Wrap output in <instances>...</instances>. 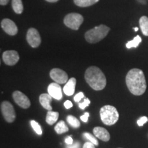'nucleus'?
<instances>
[{
  "instance_id": "obj_8",
  "label": "nucleus",
  "mask_w": 148,
  "mask_h": 148,
  "mask_svg": "<svg viewBox=\"0 0 148 148\" xmlns=\"http://www.w3.org/2000/svg\"><path fill=\"white\" fill-rule=\"evenodd\" d=\"M12 97H13L14 101L18 106L21 108L27 109L30 106L31 103L29 98L27 97L25 94L19 91V90H16L12 93Z\"/></svg>"
},
{
  "instance_id": "obj_13",
  "label": "nucleus",
  "mask_w": 148,
  "mask_h": 148,
  "mask_svg": "<svg viewBox=\"0 0 148 148\" xmlns=\"http://www.w3.org/2000/svg\"><path fill=\"white\" fill-rule=\"evenodd\" d=\"M93 134L99 139L104 142H107L110 140V135L109 134L108 131L104 127H95L93 128Z\"/></svg>"
},
{
  "instance_id": "obj_12",
  "label": "nucleus",
  "mask_w": 148,
  "mask_h": 148,
  "mask_svg": "<svg viewBox=\"0 0 148 148\" xmlns=\"http://www.w3.org/2000/svg\"><path fill=\"white\" fill-rule=\"evenodd\" d=\"M48 93L51 97L57 100H60L62 97V88H61L60 84L57 82H52L49 84L47 88Z\"/></svg>"
},
{
  "instance_id": "obj_36",
  "label": "nucleus",
  "mask_w": 148,
  "mask_h": 148,
  "mask_svg": "<svg viewBox=\"0 0 148 148\" xmlns=\"http://www.w3.org/2000/svg\"><path fill=\"white\" fill-rule=\"evenodd\" d=\"M119 148H121V147H119Z\"/></svg>"
},
{
  "instance_id": "obj_2",
  "label": "nucleus",
  "mask_w": 148,
  "mask_h": 148,
  "mask_svg": "<svg viewBox=\"0 0 148 148\" xmlns=\"http://www.w3.org/2000/svg\"><path fill=\"white\" fill-rule=\"evenodd\" d=\"M84 78L87 84L95 90H103L106 85V76L97 66H89L85 71Z\"/></svg>"
},
{
  "instance_id": "obj_11",
  "label": "nucleus",
  "mask_w": 148,
  "mask_h": 148,
  "mask_svg": "<svg viewBox=\"0 0 148 148\" xmlns=\"http://www.w3.org/2000/svg\"><path fill=\"white\" fill-rule=\"evenodd\" d=\"M1 27L6 34L10 36H14L18 32V27L16 24L9 18H3L1 22Z\"/></svg>"
},
{
  "instance_id": "obj_24",
  "label": "nucleus",
  "mask_w": 148,
  "mask_h": 148,
  "mask_svg": "<svg viewBox=\"0 0 148 148\" xmlns=\"http://www.w3.org/2000/svg\"><path fill=\"white\" fill-rule=\"evenodd\" d=\"M84 136H85V138H86V139H88L90 142H91V143H93L95 145L97 146L98 145H99V143H98L97 140L96 139V138L95 137V136H92L91 134H90V133L85 132V133H84Z\"/></svg>"
},
{
  "instance_id": "obj_22",
  "label": "nucleus",
  "mask_w": 148,
  "mask_h": 148,
  "mask_svg": "<svg viewBox=\"0 0 148 148\" xmlns=\"http://www.w3.org/2000/svg\"><path fill=\"white\" fill-rule=\"evenodd\" d=\"M66 121L71 126L77 128L80 126V122L75 116L72 115H68L66 117Z\"/></svg>"
},
{
  "instance_id": "obj_35",
  "label": "nucleus",
  "mask_w": 148,
  "mask_h": 148,
  "mask_svg": "<svg viewBox=\"0 0 148 148\" xmlns=\"http://www.w3.org/2000/svg\"><path fill=\"white\" fill-rule=\"evenodd\" d=\"M134 31H136V32H137L138 28V27H134Z\"/></svg>"
},
{
  "instance_id": "obj_15",
  "label": "nucleus",
  "mask_w": 148,
  "mask_h": 148,
  "mask_svg": "<svg viewBox=\"0 0 148 148\" xmlns=\"http://www.w3.org/2000/svg\"><path fill=\"white\" fill-rule=\"evenodd\" d=\"M52 97L49 93H42L39 97V101L41 106L47 110H52V107L50 102L52 100Z\"/></svg>"
},
{
  "instance_id": "obj_23",
  "label": "nucleus",
  "mask_w": 148,
  "mask_h": 148,
  "mask_svg": "<svg viewBox=\"0 0 148 148\" xmlns=\"http://www.w3.org/2000/svg\"><path fill=\"white\" fill-rule=\"evenodd\" d=\"M30 124L31 126L33 128V130L37 133L38 135H41L42 134V129H41V126L38 124V123L36 121H34V120H32L30 121Z\"/></svg>"
},
{
  "instance_id": "obj_20",
  "label": "nucleus",
  "mask_w": 148,
  "mask_h": 148,
  "mask_svg": "<svg viewBox=\"0 0 148 148\" xmlns=\"http://www.w3.org/2000/svg\"><path fill=\"white\" fill-rule=\"evenodd\" d=\"M56 132L58 134H63L64 132H66L69 131V127L66 126L64 121H60L54 127Z\"/></svg>"
},
{
  "instance_id": "obj_25",
  "label": "nucleus",
  "mask_w": 148,
  "mask_h": 148,
  "mask_svg": "<svg viewBox=\"0 0 148 148\" xmlns=\"http://www.w3.org/2000/svg\"><path fill=\"white\" fill-rule=\"evenodd\" d=\"M90 101L89 99H88V98H86V99H84V101H83L82 103H79V108H81L82 110H84V109H85V108H86V107L89 106Z\"/></svg>"
},
{
  "instance_id": "obj_19",
  "label": "nucleus",
  "mask_w": 148,
  "mask_h": 148,
  "mask_svg": "<svg viewBox=\"0 0 148 148\" xmlns=\"http://www.w3.org/2000/svg\"><path fill=\"white\" fill-rule=\"evenodd\" d=\"M12 7L15 13L20 14L23 12V5L21 0H12Z\"/></svg>"
},
{
  "instance_id": "obj_34",
  "label": "nucleus",
  "mask_w": 148,
  "mask_h": 148,
  "mask_svg": "<svg viewBox=\"0 0 148 148\" xmlns=\"http://www.w3.org/2000/svg\"><path fill=\"white\" fill-rule=\"evenodd\" d=\"M46 1H47V2H50V3H55V2H57V1H59V0H45Z\"/></svg>"
},
{
  "instance_id": "obj_31",
  "label": "nucleus",
  "mask_w": 148,
  "mask_h": 148,
  "mask_svg": "<svg viewBox=\"0 0 148 148\" xmlns=\"http://www.w3.org/2000/svg\"><path fill=\"white\" fill-rule=\"evenodd\" d=\"M64 107H65V108L69 109V108H71L72 106H73V103H72L71 101L66 100L65 102L64 103Z\"/></svg>"
},
{
  "instance_id": "obj_4",
  "label": "nucleus",
  "mask_w": 148,
  "mask_h": 148,
  "mask_svg": "<svg viewBox=\"0 0 148 148\" xmlns=\"http://www.w3.org/2000/svg\"><path fill=\"white\" fill-rule=\"evenodd\" d=\"M101 121L107 125H112L118 121L119 112L115 107L111 105H105L101 107L99 111Z\"/></svg>"
},
{
  "instance_id": "obj_27",
  "label": "nucleus",
  "mask_w": 148,
  "mask_h": 148,
  "mask_svg": "<svg viewBox=\"0 0 148 148\" xmlns=\"http://www.w3.org/2000/svg\"><path fill=\"white\" fill-rule=\"evenodd\" d=\"M84 93H83L82 92H79L75 95V97H74L73 99H74V101H76V102H79V101H80L81 99H82V98H84Z\"/></svg>"
},
{
  "instance_id": "obj_33",
  "label": "nucleus",
  "mask_w": 148,
  "mask_h": 148,
  "mask_svg": "<svg viewBox=\"0 0 148 148\" xmlns=\"http://www.w3.org/2000/svg\"><path fill=\"white\" fill-rule=\"evenodd\" d=\"M10 0H0V4L1 5H6L8 4Z\"/></svg>"
},
{
  "instance_id": "obj_3",
  "label": "nucleus",
  "mask_w": 148,
  "mask_h": 148,
  "mask_svg": "<svg viewBox=\"0 0 148 148\" xmlns=\"http://www.w3.org/2000/svg\"><path fill=\"white\" fill-rule=\"evenodd\" d=\"M110 28L106 25H101L90 29L85 33L84 38L89 43H96L99 42L107 36Z\"/></svg>"
},
{
  "instance_id": "obj_30",
  "label": "nucleus",
  "mask_w": 148,
  "mask_h": 148,
  "mask_svg": "<svg viewBox=\"0 0 148 148\" xmlns=\"http://www.w3.org/2000/svg\"><path fill=\"white\" fill-rule=\"evenodd\" d=\"M83 148H95V145L91 142H86L83 145Z\"/></svg>"
},
{
  "instance_id": "obj_10",
  "label": "nucleus",
  "mask_w": 148,
  "mask_h": 148,
  "mask_svg": "<svg viewBox=\"0 0 148 148\" xmlns=\"http://www.w3.org/2000/svg\"><path fill=\"white\" fill-rule=\"evenodd\" d=\"M2 59L5 64L8 66H13L19 60V55L16 51L7 50L3 53Z\"/></svg>"
},
{
  "instance_id": "obj_29",
  "label": "nucleus",
  "mask_w": 148,
  "mask_h": 148,
  "mask_svg": "<svg viewBox=\"0 0 148 148\" xmlns=\"http://www.w3.org/2000/svg\"><path fill=\"white\" fill-rule=\"evenodd\" d=\"M88 116H89V113H88V112H85V113L83 114V115L80 116V119L82 120V121H84V122H85V123H86V122L88 121Z\"/></svg>"
},
{
  "instance_id": "obj_9",
  "label": "nucleus",
  "mask_w": 148,
  "mask_h": 148,
  "mask_svg": "<svg viewBox=\"0 0 148 148\" xmlns=\"http://www.w3.org/2000/svg\"><path fill=\"white\" fill-rule=\"evenodd\" d=\"M50 77L55 82L58 84H65L68 81V75L63 70L54 68L50 71Z\"/></svg>"
},
{
  "instance_id": "obj_6",
  "label": "nucleus",
  "mask_w": 148,
  "mask_h": 148,
  "mask_svg": "<svg viewBox=\"0 0 148 148\" xmlns=\"http://www.w3.org/2000/svg\"><path fill=\"white\" fill-rule=\"evenodd\" d=\"M1 111L5 121L12 123L16 119V113L12 104L9 101H4L1 103Z\"/></svg>"
},
{
  "instance_id": "obj_5",
  "label": "nucleus",
  "mask_w": 148,
  "mask_h": 148,
  "mask_svg": "<svg viewBox=\"0 0 148 148\" xmlns=\"http://www.w3.org/2000/svg\"><path fill=\"white\" fill-rule=\"evenodd\" d=\"M84 21L82 15L78 13H69L64 16V23L69 28L77 30Z\"/></svg>"
},
{
  "instance_id": "obj_28",
  "label": "nucleus",
  "mask_w": 148,
  "mask_h": 148,
  "mask_svg": "<svg viewBox=\"0 0 148 148\" xmlns=\"http://www.w3.org/2000/svg\"><path fill=\"white\" fill-rule=\"evenodd\" d=\"M80 147V144H79V142H75V143H73L71 145H67L66 146V148H79Z\"/></svg>"
},
{
  "instance_id": "obj_16",
  "label": "nucleus",
  "mask_w": 148,
  "mask_h": 148,
  "mask_svg": "<svg viewBox=\"0 0 148 148\" xmlns=\"http://www.w3.org/2000/svg\"><path fill=\"white\" fill-rule=\"evenodd\" d=\"M59 116V113L58 112H53V111L49 110L46 115V122L47 124L52 125L53 124L58 121Z\"/></svg>"
},
{
  "instance_id": "obj_18",
  "label": "nucleus",
  "mask_w": 148,
  "mask_h": 148,
  "mask_svg": "<svg viewBox=\"0 0 148 148\" xmlns=\"http://www.w3.org/2000/svg\"><path fill=\"white\" fill-rule=\"evenodd\" d=\"M99 0H73L74 3L79 7H89L97 3Z\"/></svg>"
},
{
  "instance_id": "obj_14",
  "label": "nucleus",
  "mask_w": 148,
  "mask_h": 148,
  "mask_svg": "<svg viewBox=\"0 0 148 148\" xmlns=\"http://www.w3.org/2000/svg\"><path fill=\"white\" fill-rule=\"evenodd\" d=\"M75 84H76V79L75 77L70 78L63 88V92L64 94L67 96H71L73 95L74 92H75Z\"/></svg>"
},
{
  "instance_id": "obj_26",
  "label": "nucleus",
  "mask_w": 148,
  "mask_h": 148,
  "mask_svg": "<svg viewBox=\"0 0 148 148\" xmlns=\"http://www.w3.org/2000/svg\"><path fill=\"white\" fill-rule=\"evenodd\" d=\"M148 121V118L147 116H143L142 117H140L139 119H138L137 121V124L138 126H143V125L145 124V123H147Z\"/></svg>"
},
{
  "instance_id": "obj_7",
  "label": "nucleus",
  "mask_w": 148,
  "mask_h": 148,
  "mask_svg": "<svg viewBox=\"0 0 148 148\" xmlns=\"http://www.w3.org/2000/svg\"><path fill=\"white\" fill-rule=\"evenodd\" d=\"M26 39L29 45L33 48L38 47L41 43V38L39 32L34 27H30L27 30Z\"/></svg>"
},
{
  "instance_id": "obj_32",
  "label": "nucleus",
  "mask_w": 148,
  "mask_h": 148,
  "mask_svg": "<svg viewBox=\"0 0 148 148\" xmlns=\"http://www.w3.org/2000/svg\"><path fill=\"white\" fill-rule=\"evenodd\" d=\"M64 142H65L66 145H71L73 143V140L71 136H67V137H66L65 140H64Z\"/></svg>"
},
{
  "instance_id": "obj_1",
  "label": "nucleus",
  "mask_w": 148,
  "mask_h": 148,
  "mask_svg": "<svg viewBox=\"0 0 148 148\" xmlns=\"http://www.w3.org/2000/svg\"><path fill=\"white\" fill-rule=\"evenodd\" d=\"M125 83L130 92L134 95H141L147 88L143 71L139 69L130 70L125 77Z\"/></svg>"
},
{
  "instance_id": "obj_17",
  "label": "nucleus",
  "mask_w": 148,
  "mask_h": 148,
  "mask_svg": "<svg viewBox=\"0 0 148 148\" xmlns=\"http://www.w3.org/2000/svg\"><path fill=\"white\" fill-rule=\"evenodd\" d=\"M139 25L142 33L145 36H148V17L143 16L139 19Z\"/></svg>"
},
{
  "instance_id": "obj_21",
  "label": "nucleus",
  "mask_w": 148,
  "mask_h": 148,
  "mask_svg": "<svg viewBox=\"0 0 148 148\" xmlns=\"http://www.w3.org/2000/svg\"><path fill=\"white\" fill-rule=\"evenodd\" d=\"M142 41V39H141V37L140 36H138L137 35L136 37H134V38H133V40H130V41H128L126 43V47L127 49H131V48L132 47H137L138 45L140 44V42Z\"/></svg>"
}]
</instances>
